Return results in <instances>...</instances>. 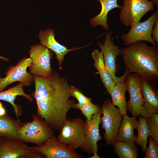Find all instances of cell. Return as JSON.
Segmentation results:
<instances>
[{
  "instance_id": "3",
  "label": "cell",
  "mask_w": 158,
  "mask_h": 158,
  "mask_svg": "<svg viewBox=\"0 0 158 158\" xmlns=\"http://www.w3.org/2000/svg\"><path fill=\"white\" fill-rule=\"evenodd\" d=\"M32 120L23 123L18 132L19 140L23 142L34 143L37 146L44 144L54 135L53 129L37 115H32Z\"/></svg>"
},
{
  "instance_id": "9",
  "label": "cell",
  "mask_w": 158,
  "mask_h": 158,
  "mask_svg": "<svg viewBox=\"0 0 158 158\" xmlns=\"http://www.w3.org/2000/svg\"><path fill=\"white\" fill-rule=\"evenodd\" d=\"M29 54L32 60L29 67L31 74L44 78L51 74V55L48 48L41 44L33 45L30 47Z\"/></svg>"
},
{
  "instance_id": "20",
  "label": "cell",
  "mask_w": 158,
  "mask_h": 158,
  "mask_svg": "<svg viewBox=\"0 0 158 158\" xmlns=\"http://www.w3.org/2000/svg\"><path fill=\"white\" fill-rule=\"evenodd\" d=\"M123 118L121 124L116 138V142L131 141L135 142L136 136L134 130L136 129L138 121L135 117H129L127 114L123 116Z\"/></svg>"
},
{
  "instance_id": "2",
  "label": "cell",
  "mask_w": 158,
  "mask_h": 158,
  "mask_svg": "<svg viewBox=\"0 0 158 158\" xmlns=\"http://www.w3.org/2000/svg\"><path fill=\"white\" fill-rule=\"evenodd\" d=\"M121 55L125 72H134L150 81L157 80L158 47L138 41L122 48Z\"/></svg>"
},
{
  "instance_id": "8",
  "label": "cell",
  "mask_w": 158,
  "mask_h": 158,
  "mask_svg": "<svg viewBox=\"0 0 158 158\" xmlns=\"http://www.w3.org/2000/svg\"><path fill=\"white\" fill-rule=\"evenodd\" d=\"M158 19V10L154 11L152 15L145 21L139 22L131 26L128 33L121 36L123 45L127 46L138 41H147L152 45L158 47V45L152 40L151 31L153 26Z\"/></svg>"
},
{
  "instance_id": "16",
  "label": "cell",
  "mask_w": 158,
  "mask_h": 158,
  "mask_svg": "<svg viewBox=\"0 0 158 158\" xmlns=\"http://www.w3.org/2000/svg\"><path fill=\"white\" fill-rule=\"evenodd\" d=\"M150 81L142 78L141 89L143 104L140 117L147 118L158 112V97Z\"/></svg>"
},
{
  "instance_id": "21",
  "label": "cell",
  "mask_w": 158,
  "mask_h": 158,
  "mask_svg": "<svg viewBox=\"0 0 158 158\" xmlns=\"http://www.w3.org/2000/svg\"><path fill=\"white\" fill-rule=\"evenodd\" d=\"M101 4V10L97 15L90 20L91 26L95 27L97 25H101L106 30L109 29V26L107 23V15L110 11L115 8H121V6L117 4V0H96Z\"/></svg>"
},
{
  "instance_id": "28",
  "label": "cell",
  "mask_w": 158,
  "mask_h": 158,
  "mask_svg": "<svg viewBox=\"0 0 158 158\" xmlns=\"http://www.w3.org/2000/svg\"><path fill=\"white\" fill-rule=\"evenodd\" d=\"M146 122L149 129L150 132H158V114H152L149 117L146 118Z\"/></svg>"
},
{
  "instance_id": "27",
  "label": "cell",
  "mask_w": 158,
  "mask_h": 158,
  "mask_svg": "<svg viewBox=\"0 0 158 158\" xmlns=\"http://www.w3.org/2000/svg\"><path fill=\"white\" fill-rule=\"evenodd\" d=\"M70 93L71 96L76 98L80 104H86L92 102L90 98L86 96L80 89L73 86H71Z\"/></svg>"
},
{
  "instance_id": "12",
  "label": "cell",
  "mask_w": 158,
  "mask_h": 158,
  "mask_svg": "<svg viewBox=\"0 0 158 158\" xmlns=\"http://www.w3.org/2000/svg\"><path fill=\"white\" fill-rule=\"evenodd\" d=\"M33 148L47 158L83 157L75 149L61 142L54 135L49 138L42 145L34 146Z\"/></svg>"
},
{
  "instance_id": "1",
  "label": "cell",
  "mask_w": 158,
  "mask_h": 158,
  "mask_svg": "<svg viewBox=\"0 0 158 158\" xmlns=\"http://www.w3.org/2000/svg\"><path fill=\"white\" fill-rule=\"evenodd\" d=\"M35 89L32 93L37 105V115L53 129H60L67 115L75 104L70 99L71 86L55 71L44 78L34 75Z\"/></svg>"
},
{
  "instance_id": "19",
  "label": "cell",
  "mask_w": 158,
  "mask_h": 158,
  "mask_svg": "<svg viewBox=\"0 0 158 158\" xmlns=\"http://www.w3.org/2000/svg\"><path fill=\"white\" fill-rule=\"evenodd\" d=\"M23 123L19 120L13 119L7 113L0 116V137L15 140H19L18 132Z\"/></svg>"
},
{
  "instance_id": "31",
  "label": "cell",
  "mask_w": 158,
  "mask_h": 158,
  "mask_svg": "<svg viewBox=\"0 0 158 158\" xmlns=\"http://www.w3.org/2000/svg\"><path fill=\"white\" fill-rule=\"evenodd\" d=\"M153 3V4L154 5H156V8L158 10V0H151V1Z\"/></svg>"
},
{
  "instance_id": "13",
  "label": "cell",
  "mask_w": 158,
  "mask_h": 158,
  "mask_svg": "<svg viewBox=\"0 0 158 158\" xmlns=\"http://www.w3.org/2000/svg\"><path fill=\"white\" fill-rule=\"evenodd\" d=\"M142 77L134 73H129L125 79L127 90L130 94V99L127 105V110L132 114L133 116H139L141 112L143 99L141 89Z\"/></svg>"
},
{
  "instance_id": "4",
  "label": "cell",
  "mask_w": 158,
  "mask_h": 158,
  "mask_svg": "<svg viewBox=\"0 0 158 158\" xmlns=\"http://www.w3.org/2000/svg\"><path fill=\"white\" fill-rule=\"evenodd\" d=\"M102 128L104 129L103 138L107 146L112 145L116 141V138L122 121V115L118 108L115 107L109 98L104 101L101 107Z\"/></svg>"
},
{
  "instance_id": "22",
  "label": "cell",
  "mask_w": 158,
  "mask_h": 158,
  "mask_svg": "<svg viewBox=\"0 0 158 158\" xmlns=\"http://www.w3.org/2000/svg\"><path fill=\"white\" fill-rule=\"evenodd\" d=\"M126 90L125 82L118 83L116 84L110 94L112 103L114 106L118 107L122 116L127 114V103L125 97Z\"/></svg>"
},
{
  "instance_id": "24",
  "label": "cell",
  "mask_w": 158,
  "mask_h": 158,
  "mask_svg": "<svg viewBox=\"0 0 158 158\" xmlns=\"http://www.w3.org/2000/svg\"><path fill=\"white\" fill-rule=\"evenodd\" d=\"M136 129L138 135L136 137V144L141 147L142 152L145 153L147 148V138L150 136L149 129L146 122V118L139 117Z\"/></svg>"
},
{
  "instance_id": "15",
  "label": "cell",
  "mask_w": 158,
  "mask_h": 158,
  "mask_svg": "<svg viewBox=\"0 0 158 158\" xmlns=\"http://www.w3.org/2000/svg\"><path fill=\"white\" fill-rule=\"evenodd\" d=\"M54 30L51 28L41 30L39 34V37L41 44L54 51L56 54L60 69L62 68L64 56L68 52L79 49L75 48L68 49L65 46L58 43L54 38Z\"/></svg>"
},
{
  "instance_id": "18",
  "label": "cell",
  "mask_w": 158,
  "mask_h": 158,
  "mask_svg": "<svg viewBox=\"0 0 158 158\" xmlns=\"http://www.w3.org/2000/svg\"><path fill=\"white\" fill-rule=\"evenodd\" d=\"M94 61L93 66L99 74L100 79L109 94H110L116 84L107 71L104 63L102 53L97 49H94L91 53Z\"/></svg>"
},
{
  "instance_id": "29",
  "label": "cell",
  "mask_w": 158,
  "mask_h": 158,
  "mask_svg": "<svg viewBox=\"0 0 158 158\" xmlns=\"http://www.w3.org/2000/svg\"><path fill=\"white\" fill-rule=\"evenodd\" d=\"M152 31V37L153 40L158 45V19L155 22Z\"/></svg>"
},
{
  "instance_id": "26",
  "label": "cell",
  "mask_w": 158,
  "mask_h": 158,
  "mask_svg": "<svg viewBox=\"0 0 158 158\" xmlns=\"http://www.w3.org/2000/svg\"><path fill=\"white\" fill-rule=\"evenodd\" d=\"M149 147L146 149L145 154L143 158L158 157V142L150 136L149 137Z\"/></svg>"
},
{
  "instance_id": "7",
  "label": "cell",
  "mask_w": 158,
  "mask_h": 158,
  "mask_svg": "<svg viewBox=\"0 0 158 158\" xmlns=\"http://www.w3.org/2000/svg\"><path fill=\"white\" fill-rule=\"evenodd\" d=\"M120 5L119 19L125 26H132L140 22L147 12L154 10V5L148 0H123Z\"/></svg>"
},
{
  "instance_id": "23",
  "label": "cell",
  "mask_w": 158,
  "mask_h": 158,
  "mask_svg": "<svg viewBox=\"0 0 158 158\" xmlns=\"http://www.w3.org/2000/svg\"><path fill=\"white\" fill-rule=\"evenodd\" d=\"M113 145L119 158H137L139 154L137 146L131 141L115 142Z\"/></svg>"
},
{
  "instance_id": "32",
  "label": "cell",
  "mask_w": 158,
  "mask_h": 158,
  "mask_svg": "<svg viewBox=\"0 0 158 158\" xmlns=\"http://www.w3.org/2000/svg\"><path fill=\"white\" fill-rule=\"evenodd\" d=\"M90 158H100L97 154V152H95L94 154Z\"/></svg>"
},
{
  "instance_id": "11",
  "label": "cell",
  "mask_w": 158,
  "mask_h": 158,
  "mask_svg": "<svg viewBox=\"0 0 158 158\" xmlns=\"http://www.w3.org/2000/svg\"><path fill=\"white\" fill-rule=\"evenodd\" d=\"M44 157L30 147L18 140L0 137V158Z\"/></svg>"
},
{
  "instance_id": "6",
  "label": "cell",
  "mask_w": 158,
  "mask_h": 158,
  "mask_svg": "<svg viewBox=\"0 0 158 158\" xmlns=\"http://www.w3.org/2000/svg\"><path fill=\"white\" fill-rule=\"evenodd\" d=\"M112 32L110 31L106 32L105 40L102 44L97 42L99 47L103 55L106 69L111 75L114 83L124 82L125 78L128 74L125 72L121 76L118 77L116 74L117 66L116 64L117 57L122 55V48L114 43V37L111 36Z\"/></svg>"
},
{
  "instance_id": "10",
  "label": "cell",
  "mask_w": 158,
  "mask_h": 158,
  "mask_svg": "<svg viewBox=\"0 0 158 158\" xmlns=\"http://www.w3.org/2000/svg\"><path fill=\"white\" fill-rule=\"evenodd\" d=\"M30 58L25 57L19 61L15 66H12L8 68L6 76L0 77V92L3 91L9 85L18 81L27 86L31 85L34 82V75L28 73L27 68L30 66L32 62Z\"/></svg>"
},
{
  "instance_id": "17",
  "label": "cell",
  "mask_w": 158,
  "mask_h": 158,
  "mask_svg": "<svg viewBox=\"0 0 158 158\" xmlns=\"http://www.w3.org/2000/svg\"><path fill=\"white\" fill-rule=\"evenodd\" d=\"M24 86L23 84L20 83L7 90L0 92V100L6 101L12 105L14 109L15 116L17 118L22 115V109L20 106L14 103V101L17 96L19 95L23 96L30 102H32L34 100L30 95L25 93L23 89Z\"/></svg>"
},
{
  "instance_id": "33",
  "label": "cell",
  "mask_w": 158,
  "mask_h": 158,
  "mask_svg": "<svg viewBox=\"0 0 158 158\" xmlns=\"http://www.w3.org/2000/svg\"><path fill=\"white\" fill-rule=\"evenodd\" d=\"M0 59H1L6 61H8V59L7 58L2 57L1 56H0Z\"/></svg>"
},
{
  "instance_id": "25",
  "label": "cell",
  "mask_w": 158,
  "mask_h": 158,
  "mask_svg": "<svg viewBox=\"0 0 158 158\" xmlns=\"http://www.w3.org/2000/svg\"><path fill=\"white\" fill-rule=\"evenodd\" d=\"M80 110L86 119L90 121L93 115L101 111V108L98 105L95 104L92 102L86 104L75 103L73 108Z\"/></svg>"
},
{
  "instance_id": "5",
  "label": "cell",
  "mask_w": 158,
  "mask_h": 158,
  "mask_svg": "<svg viewBox=\"0 0 158 158\" xmlns=\"http://www.w3.org/2000/svg\"><path fill=\"white\" fill-rule=\"evenodd\" d=\"M85 122L81 118L67 119L62 125L57 138L73 149L81 148L85 142Z\"/></svg>"
},
{
  "instance_id": "30",
  "label": "cell",
  "mask_w": 158,
  "mask_h": 158,
  "mask_svg": "<svg viewBox=\"0 0 158 158\" xmlns=\"http://www.w3.org/2000/svg\"><path fill=\"white\" fill-rule=\"evenodd\" d=\"M6 113V111L3 106L1 103L0 102V116L5 115Z\"/></svg>"
},
{
  "instance_id": "14",
  "label": "cell",
  "mask_w": 158,
  "mask_h": 158,
  "mask_svg": "<svg viewBox=\"0 0 158 158\" xmlns=\"http://www.w3.org/2000/svg\"><path fill=\"white\" fill-rule=\"evenodd\" d=\"M100 111L92 116L90 121L86 119L85 142L80 148L85 152L87 154H94L98 150L97 142L102 139L99 132V126L101 123Z\"/></svg>"
}]
</instances>
